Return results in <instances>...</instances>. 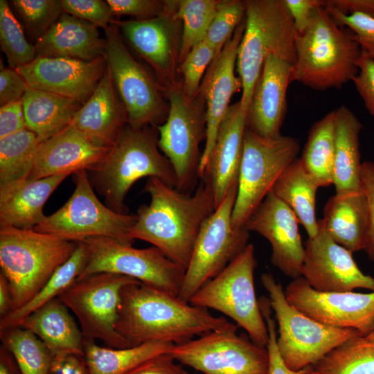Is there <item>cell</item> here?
<instances>
[{"mask_svg":"<svg viewBox=\"0 0 374 374\" xmlns=\"http://www.w3.org/2000/svg\"><path fill=\"white\" fill-rule=\"evenodd\" d=\"M300 149L299 141L294 137L264 138L246 128L232 213L235 228L245 226L281 173L297 159Z\"/></svg>","mask_w":374,"mask_h":374,"instance_id":"cell-11","label":"cell"},{"mask_svg":"<svg viewBox=\"0 0 374 374\" xmlns=\"http://www.w3.org/2000/svg\"><path fill=\"white\" fill-rule=\"evenodd\" d=\"M138 280L112 273L78 278L60 296L79 322L84 338L113 348L131 347L116 330L123 287Z\"/></svg>","mask_w":374,"mask_h":374,"instance_id":"cell-16","label":"cell"},{"mask_svg":"<svg viewBox=\"0 0 374 374\" xmlns=\"http://www.w3.org/2000/svg\"><path fill=\"white\" fill-rule=\"evenodd\" d=\"M98 146L110 148L128 125L127 114L107 66L97 87L71 122Z\"/></svg>","mask_w":374,"mask_h":374,"instance_id":"cell-26","label":"cell"},{"mask_svg":"<svg viewBox=\"0 0 374 374\" xmlns=\"http://www.w3.org/2000/svg\"><path fill=\"white\" fill-rule=\"evenodd\" d=\"M245 1V28L236 65L242 84L239 101L246 113L267 58L275 55L293 66L296 54V29L285 0Z\"/></svg>","mask_w":374,"mask_h":374,"instance_id":"cell-6","label":"cell"},{"mask_svg":"<svg viewBox=\"0 0 374 374\" xmlns=\"http://www.w3.org/2000/svg\"><path fill=\"white\" fill-rule=\"evenodd\" d=\"M295 46L292 82L323 91L341 88L358 73L362 49L354 33L338 24L323 6L314 10L303 30L296 31Z\"/></svg>","mask_w":374,"mask_h":374,"instance_id":"cell-3","label":"cell"},{"mask_svg":"<svg viewBox=\"0 0 374 374\" xmlns=\"http://www.w3.org/2000/svg\"><path fill=\"white\" fill-rule=\"evenodd\" d=\"M26 129L22 100L0 107V139Z\"/></svg>","mask_w":374,"mask_h":374,"instance_id":"cell-52","label":"cell"},{"mask_svg":"<svg viewBox=\"0 0 374 374\" xmlns=\"http://www.w3.org/2000/svg\"><path fill=\"white\" fill-rule=\"evenodd\" d=\"M71 312L58 297L26 317L18 326L34 333L53 356L84 355V338Z\"/></svg>","mask_w":374,"mask_h":374,"instance_id":"cell-29","label":"cell"},{"mask_svg":"<svg viewBox=\"0 0 374 374\" xmlns=\"http://www.w3.org/2000/svg\"><path fill=\"white\" fill-rule=\"evenodd\" d=\"M334 112L335 151L332 184L336 193L362 190V163L359 139L362 125L354 113L346 106H341Z\"/></svg>","mask_w":374,"mask_h":374,"instance_id":"cell-31","label":"cell"},{"mask_svg":"<svg viewBox=\"0 0 374 374\" xmlns=\"http://www.w3.org/2000/svg\"><path fill=\"white\" fill-rule=\"evenodd\" d=\"M356 65L358 73L352 81L366 109L371 116H374V60L362 50Z\"/></svg>","mask_w":374,"mask_h":374,"instance_id":"cell-49","label":"cell"},{"mask_svg":"<svg viewBox=\"0 0 374 374\" xmlns=\"http://www.w3.org/2000/svg\"><path fill=\"white\" fill-rule=\"evenodd\" d=\"M78 244L34 229L0 226V273L10 286L12 311L38 293Z\"/></svg>","mask_w":374,"mask_h":374,"instance_id":"cell-5","label":"cell"},{"mask_svg":"<svg viewBox=\"0 0 374 374\" xmlns=\"http://www.w3.org/2000/svg\"><path fill=\"white\" fill-rule=\"evenodd\" d=\"M184 374H190L189 373H188L186 371L184 370Z\"/></svg>","mask_w":374,"mask_h":374,"instance_id":"cell-61","label":"cell"},{"mask_svg":"<svg viewBox=\"0 0 374 374\" xmlns=\"http://www.w3.org/2000/svg\"><path fill=\"white\" fill-rule=\"evenodd\" d=\"M177 8L150 19L113 21L132 48L152 69L164 96L182 86L178 71L182 22L176 16Z\"/></svg>","mask_w":374,"mask_h":374,"instance_id":"cell-17","label":"cell"},{"mask_svg":"<svg viewBox=\"0 0 374 374\" xmlns=\"http://www.w3.org/2000/svg\"><path fill=\"white\" fill-rule=\"evenodd\" d=\"M237 190L238 186L229 190L200 229L178 296L185 301L189 302L202 285L220 274L249 244L247 229L235 228L232 224Z\"/></svg>","mask_w":374,"mask_h":374,"instance_id":"cell-14","label":"cell"},{"mask_svg":"<svg viewBox=\"0 0 374 374\" xmlns=\"http://www.w3.org/2000/svg\"><path fill=\"white\" fill-rule=\"evenodd\" d=\"M0 44L10 68L16 69L36 58L35 46L26 39L8 3L0 1Z\"/></svg>","mask_w":374,"mask_h":374,"instance_id":"cell-41","label":"cell"},{"mask_svg":"<svg viewBox=\"0 0 374 374\" xmlns=\"http://www.w3.org/2000/svg\"><path fill=\"white\" fill-rule=\"evenodd\" d=\"M260 307L269 332V339L266 347L269 358V374H303L308 367L299 371H292L285 365L279 353L277 346L276 323L271 317L272 310L269 301L262 300Z\"/></svg>","mask_w":374,"mask_h":374,"instance_id":"cell-48","label":"cell"},{"mask_svg":"<svg viewBox=\"0 0 374 374\" xmlns=\"http://www.w3.org/2000/svg\"><path fill=\"white\" fill-rule=\"evenodd\" d=\"M40 143L27 128L0 139V188L28 177Z\"/></svg>","mask_w":374,"mask_h":374,"instance_id":"cell-37","label":"cell"},{"mask_svg":"<svg viewBox=\"0 0 374 374\" xmlns=\"http://www.w3.org/2000/svg\"><path fill=\"white\" fill-rule=\"evenodd\" d=\"M323 7L343 15L360 13L374 17V0H324Z\"/></svg>","mask_w":374,"mask_h":374,"instance_id":"cell-56","label":"cell"},{"mask_svg":"<svg viewBox=\"0 0 374 374\" xmlns=\"http://www.w3.org/2000/svg\"><path fill=\"white\" fill-rule=\"evenodd\" d=\"M293 19L296 31L303 30L309 24L314 10L323 6L324 0H285Z\"/></svg>","mask_w":374,"mask_h":374,"instance_id":"cell-55","label":"cell"},{"mask_svg":"<svg viewBox=\"0 0 374 374\" xmlns=\"http://www.w3.org/2000/svg\"><path fill=\"white\" fill-rule=\"evenodd\" d=\"M0 339L22 374H48L53 355L34 333L17 326L0 330Z\"/></svg>","mask_w":374,"mask_h":374,"instance_id":"cell-39","label":"cell"},{"mask_svg":"<svg viewBox=\"0 0 374 374\" xmlns=\"http://www.w3.org/2000/svg\"><path fill=\"white\" fill-rule=\"evenodd\" d=\"M285 294L299 310L326 326L353 329L364 337L374 327V292H321L300 276L291 280Z\"/></svg>","mask_w":374,"mask_h":374,"instance_id":"cell-18","label":"cell"},{"mask_svg":"<svg viewBox=\"0 0 374 374\" xmlns=\"http://www.w3.org/2000/svg\"><path fill=\"white\" fill-rule=\"evenodd\" d=\"M303 374H320L317 371L314 369L313 366H310Z\"/></svg>","mask_w":374,"mask_h":374,"instance_id":"cell-59","label":"cell"},{"mask_svg":"<svg viewBox=\"0 0 374 374\" xmlns=\"http://www.w3.org/2000/svg\"><path fill=\"white\" fill-rule=\"evenodd\" d=\"M64 12L106 29L113 23V14L107 1L62 0Z\"/></svg>","mask_w":374,"mask_h":374,"instance_id":"cell-46","label":"cell"},{"mask_svg":"<svg viewBox=\"0 0 374 374\" xmlns=\"http://www.w3.org/2000/svg\"><path fill=\"white\" fill-rule=\"evenodd\" d=\"M169 113L157 126L158 145L170 161L177 177L176 189L188 193L199 178V147L206 137V103L199 94L188 98L181 89L168 91Z\"/></svg>","mask_w":374,"mask_h":374,"instance_id":"cell-13","label":"cell"},{"mask_svg":"<svg viewBox=\"0 0 374 374\" xmlns=\"http://www.w3.org/2000/svg\"><path fill=\"white\" fill-rule=\"evenodd\" d=\"M35 46L36 57H70L91 62L105 56L107 43L98 27L64 12Z\"/></svg>","mask_w":374,"mask_h":374,"instance_id":"cell-27","label":"cell"},{"mask_svg":"<svg viewBox=\"0 0 374 374\" xmlns=\"http://www.w3.org/2000/svg\"><path fill=\"white\" fill-rule=\"evenodd\" d=\"M184 369L168 353L155 356L126 374H184Z\"/></svg>","mask_w":374,"mask_h":374,"instance_id":"cell-53","label":"cell"},{"mask_svg":"<svg viewBox=\"0 0 374 374\" xmlns=\"http://www.w3.org/2000/svg\"><path fill=\"white\" fill-rule=\"evenodd\" d=\"M260 280L278 326V349L290 369L313 366L346 341L363 336L353 329L326 326L303 314L287 301L285 290L271 273L262 274Z\"/></svg>","mask_w":374,"mask_h":374,"instance_id":"cell-7","label":"cell"},{"mask_svg":"<svg viewBox=\"0 0 374 374\" xmlns=\"http://www.w3.org/2000/svg\"><path fill=\"white\" fill-rule=\"evenodd\" d=\"M69 175L26 179L0 188V226L33 229L45 217L46 202Z\"/></svg>","mask_w":374,"mask_h":374,"instance_id":"cell-28","label":"cell"},{"mask_svg":"<svg viewBox=\"0 0 374 374\" xmlns=\"http://www.w3.org/2000/svg\"><path fill=\"white\" fill-rule=\"evenodd\" d=\"M28 88L26 80L16 69L6 67L1 63V106L21 100Z\"/></svg>","mask_w":374,"mask_h":374,"instance_id":"cell-51","label":"cell"},{"mask_svg":"<svg viewBox=\"0 0 374 374\" xmlns=\"http://www.w3.org/2000/svg\"><path fill=\"white\" fill-rule=\"evenodd\" d=\"M326 10L338 24L353 31L361 49L374 60V17L360 13L343 15L332 9Z\"/></svg>","mask_w":374,"mask_h":374,"instance_id":"cell-47","label":"cell"},{"mask_svg":"<svg viewBox=\"0 0 374 374\" xmlns=\"http://www.w3.org/2000/svg\"><path fill=\"white\" fill-rule=\"evenodd\" d=\"M82 242L87 249V261L78 278L112 273L179 296L186 269L170 260L158 248L137 249L131 244L105 236L91 237Z\"/></svg>","mask_w":374,"mask_h":374,"instance_id":"cell-10","label":"cell"},{"mask_svg":"<svg viewBox=\"0 0 374 374\" xmlns=\"http://www.w3.org/2000/svg\"><path fill=\"white\" fill-rule=\"evenodd\" d=\"M319 231L304 243L301 276L321 292H350L357 288L374 292V278L364 274L353 252L337 244L318 220Z\"/></svg>","mask_w":374,"mask_h":374,"instance_id":"cell-19","label":"cell"},{"mask_svg":"<svg viewBox=\"0 0 374 374\" xmlns=\"http://www.w3.org/2000/svg\"><path fill=\"white\" fill-rule=\"evenodd\" d=\"M246 113L240 101L231 105L219 127L204 173L200 179L211 184L215 209L229 190L238 186L246 130Z\"/></svg>","mask_w":374,"mask_h":374,"instance_id":"cell-25","label":"cell"},{"mask_svg":"<svg viewBox=\"0 0 374 374\" xmlns=\"http://www.w3.org/2000/svg\"><path fill=\"white\" fill-rule=\"evenodd\" d=\"M365 337L370 341H374V327Z\"/></svg>","mask_w":374,"mask_h":374,"instance_id":"cell-60","label":"cell"},{"mask_svg":"<svg viewBox=\"0 0 374 374\" xmlns=\"http://www.w3.org/2000/svg\"><path fill=\"white\" fill-rule=\"evenodd\" d=\"M104 31L107 66L125 107L128 125L142 128L163 124L169 113V104L157 80L132 55L116 24Z\"/></svg>","mask_w":374,"mask_h":374,"instance_id":"cell-15","label":"cell"},{"mask_svg":"<svg viewBox=\"0 0 374 374\" xmlns=\"http://www.w3.org/2000/svg\"><path fill=\"white\" fill-rule=\"evenodd\" d=\"M368 217L364 190L335 193L323 207L321 222L334 241L351 252L363 249Z\"/></svg>","mask_w":374,"mask_h":374,"instance_id":"cell-30","label":"cell"},{"mask_svg":"<svg viewBox=\"0 0 374 374\" xmlns=\"http://www.w3.org/2000/svg\"><path fill=\"white\" fill-rule=\"evenodd\" d=\"M335 151V123L333 110L312 126L299 158L305 170L319 187L332 184Z\"/></svg>","mask_w":374,"mask_h":374,"instance_id":"cell-35","label":"cell"},{"mask_svg":"<svg viewBox=\"0 0 374 374\" xmlns=\"http://www.w3.org/2000/svg\"><path fill=\"white\" fill-rule=\"evenodd\" d=\"M0 374H22L12 353L0 346Z\"/></svg>","mask_w":374,"mask_h":374,"instance_id":"cell-58","label":"cell"},{"mask_svg":"<svg viewBox=\"0 0 374 374\" xmlns=\"http://www.w3.org/2000/svg\"><path fill=\"white\" fill-rule=\"evenodd\" d=\"M109 148L93 143L70 123L61 132L40 143L28 179L93 171Z\"/></svg>","mask_w":374,"mask_h":374,"instance_id":"cell-24","label":"cell"},{"mask_svg":"<svg viewBox=\"0 0 374 374\" xmlns=\"http://www.w3.org/2000/svg\"><path fill=\"white\" fill-rule=\"evenodd\" d=\"M106 69L105 56L91 62L39 57L16 71L29 87L72 99L82 105L95 91Z\"/></svg>","mask_w":374,"mask_h":374,"instance_id":"cell-21","label":"cell"},{"mask_svg":"<svg viewBox=\"0 0 374 374\" xmlns=\"http://www.w3.org/2000/svg\"><path fill=\"white\" fill-rule=\"evenodd\" d=\"M299 224L293 211L271 192L245 224L249 232H256L268 240L271 264L292 279L301 276L304 256Z\"/></svg>","mask_w":374,"mask_h":374,"instance_id":"cell-22","label":"cell"},{"mask_svg":"<svg viewBox=\"0 0 374 374\" xmlns=\"http://www.w3.org/2000/svg\"><path fill=\"white\" fill-rule=\"evenodd\" d=\"M244 28L245 17L208 66L200 84L199 94L206 103V137L199 166V178L204 173L231 97L242 87L240 78L235 74V68Z\"/></svg>","mask_w":374,"mask_h":374,"instance_id":"cell-20","label":"cell"},{"mask_svg":"<svg viewBox=\"0 0 374 374\" xmlns=\"http://www.w3.org/2000/svg\"><path fill=\"white\" fill-rule=\"evenodd\" d=\"M157 127L133 128L127 125L106 156L92 172V181L109 208L127 213L125 199L143 177H157L176 188L177 177L169 159L159 150Z\"/></svg>","mask_w":374,"mask_h":374,"instance_id":"cell-4","label":"cell"},{"mask_svg":"<svg viewBox=\"0 0 374 374\" xmlns=\"http://www.w3.org/2000/svg\"><path fill=\"white\" fill-rule=\"evenodd\" d=\"M320 374H374V341L350 339L313 366Z\"/></svg>","mask_w":374,"mask_h":374,"instance_id":"cell-38","label":"cell"},{"mask_svg":"<svg viewBox=\"0 0 374 374\" xmlns=\"http://www.w3.org/2000/svg\"><path fill=\"white\" fill-rule=\"evenodd\" d=\"M114 16H130L136 20L159 17L177 8L178 0H107Z\"/></svg>","mask_w":374,"mask_h":374,"instance_id":"cell-45","label":"cell"},{"mask_svg":"<svg viewBox=\"0 0 374 374\" xmlns=\"http://www.w3.org/2000/svg\"><path fill=\"white\" fill-rule=\"evenodd\" d=\"M75 188L57 211L45 215L34 230L80 242L105 236L132 244L131 231L136 214L120 213L103 204L95 195L86 170L75 174Z\"/></svg>","mask_w":374,"mask_h":374,"instance_id":"cell-9","label":"cell"},{"mask_svg":"<svg viewBox=\"0 0 374 374\" xmlns=\"http://www.w3.org/2000/svg\"><path fill=\"white\" fill-rule=\"evenodd\" d=\"M220 0H178L176 16L182 22L179 64L204 41Z\"/></svg>","mask_w":374,"mask_h":374,"instance_id":"cell-40","label":"cell"},{"mask_svg":"<svg viewBox=\"0 0 374 374\" xmlns=\"http://www.w3.org/2000/svg\"><path fill=\"white\" fill-rule=\"evenodd\" d=\"M319 188L297 158L284 170L271 190L296 215L308 238L314 237L319 231L316 217V197Z\"/></svg>","mask_w":374,"mask_h":374,"instance_id":"cell-33","label":"cell"},{"mask_svg":"<svg viewBox=\"0 0 374 374\" xmlns=\"http://www.w3.org/2000/svg\"><path fill=\"white\" fill-rule=\"evenodd\" d=\"M173 345L149 342L130 348H113L84 339V355L90 374H126L147 360L169 353Z\"/></svg>","mask_w":374,"mask_h":374,"instance_id":"cell-34","label":"cell"},{"mask_svg":"<svg viewBox=\"0 0 374 374\" xmlns=\"http://www.w3.org/2000/svg\"><path fill=\"white\" fill-rule=\"evenodd\" d=\"M121 298L115 328L131 347L149 342L181 344L229 322L139 280L125 285Z\"/></svg>","mask_w":374,"mask_h":374,"instance_id":"cell-1","label":"cell"},{"mask_svg":"<svg viewBox=\"0 0 374 374\" xmlns=\"http://www.w3.org/2000/svg\"><path fill=\"white\" fill-rule=\"evenodd\" d=\"M256 266L255 248L249 243L220 274L202 285L189 303L229 317L253 342L266 347L269 332L256 294Z\"/></svg>","mask_w":374,"mask_h":374,"instance_id":"cell-8","label":"cell"},{"mask_svg":"<svg viewBox=\"0 0 374 374\" xmlns=\"http://www.w3.org/2000/svg\"><path fill=\"white\" fill-rule=\"evenodd\" d=\"M143 191L150 195V202L138 209L132 238L152 244L186 269L200 229L215 210L210 183L201 179L190 195L149 177Z\"/></svg>","mask_w":374,"mask_h":374,"instance_id":"cell-2","label":"cell"},{"mask_svg":"<svg viewBox=\"0 0 374 374\" xmlns=\"http://www.w3.org/2000/svg\"><path fill=\"white\" fill-rule=\"evenodd\" d=\"M238 327L229 322L222 328L173 345L168 353L202 374H269L267 347L245 334L238 335Z\"/></svg>","mask_w":374,"mask_h":374,"instance_id":"cell-12","label":"cell"},{"mask_svg":"<svg viewBox=\"0 0 374 374\" xmlns=\"http://www.w3.org/2000/svg\"><path fill=\"white\" fill-rule=\"evenodd\" d=\"M48 374H90L84 355L65 353L53 356Z\"/></svg>","mask_w":374,"mask_h":374,"instance_id":"cell-54","label":"cell"},{"mask_svg":"<svg viewBox=\"0 0 374 374\" xmlns=\"http://www.w3.org/2000/svg\"><path fill=\"white\" fill-rule=\"evenodd\" d=\"M12 310V299L7 279L0 273V319Z\"/></svg>","mask_w":374,"mask_h":374,"instance_id":"cell-57","label":"cell"},{"mask_svg":"<svg viewBox=\"0 0 374 374\" xmlns=\"http://www.w3.org/2000/svg\"><path fill=\"white\" fill-rule=\"evenodd\" d=\"M32 37L38 39L64 12L62 0L11 1Z\"/></svg>","mask_w":374,"mask_h":374,"instance_id":"cell-42","label":"cell"},{"mask_svg":"<svg viewBox=\"0 0 374 374\" xmlns=\"http://www.w3.org/2000/svg\"><path fill=\"white\" fill-rule=\"evenodd\" d=\"M21 100L26 128L41 142L69 125L82 106L72 99L29 87Z\"/></svg>","mask_w":374,"mask_h":374,"instance_id":"cell-32","label":"cell"},{"mask_svg":"<svg viewBox=\"0 0 374 374\" xmlns=\"http://www.w3.org/2000/svg\"><path fill=\"white\" fill-rule=\"evenodd\" d=\"M361 181L368 201V217L363 241V249L374 262V163L362 162Z\"/></svg>","mask_w":374,"mask_h":374,"instance_id":"cell-50","label":"cell"},{"mask_svg":"<svg viewBox=\"0 0 374 374\" xmlns=\"http://www.w3.org/2000/svg\"><path fill=\"white\" fill-rule=\"evenodd\" d=\"M215 56V49L204 40L180 63L178 71L182 80L181 90L186 97L193 100L199 95L202 80Z\"/></svg>","mask_w":374,"mask_h":374,"instance_id":"cell-44","label":"cell"},{"mask_svg":"<svg viewBox=\"0 0 374 374\" xmlns=\"http://www.w3.org/2000/svg\"><path fill=\"white\" fill-rule=\"evenodd\" d=\"M245 11V1L220 0L204 39L215 49L216 55L221 51L244 19Z\"/></svg>","mask_w":374,"mask_h":374,"instance_id":"cell-43","label":"cell"},{"mask_svg":"<svg viewBox=\"0 0 374 374\" xmlns=\"http://www.w3.org/2000/svg\"><path fill=\"white\" fill-rule=\"evenodd\" d=\"M70 258L58 267L38 293L21 308L0 319V330L17 327L28 315L58 298L79 277L87 261V251L82 242Z\"/></svg>","mask_w":374,"mask_h":374,"instance_id":"cell-36","label":"cell"},{"mask_svg":"<svg viewBox=\"0 0 374 374\" xmlns=\"http://www.w3.org/2000/svg\"><path fill=\"white\" fill-rule=\"evenodd\" d=\"M292 72V65L284 60L275 55L267 58L246 112L247 130L268 139L282 135Z\"/></svg>","mask_w":374,"mask_h":374,"instance_id":"cell-23","label":"cell"}]
</instances>
